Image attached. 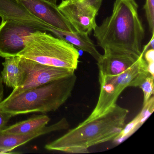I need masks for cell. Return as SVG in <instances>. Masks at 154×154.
I'll list each match as a JSON object with an SVG mask.
<instances>
[{
  "instance_id": "8fae6325",
  "label": "cell",
  "mask_w": 154,
  "mask_h": 154,
  "mask_svg": "<svg viewBox=\"0 0 154 154\" xmlns=\"http://www.w3.org/2000/svg\"><path fill=\"white\" fill-rule=\"evenodd\" d=\"M0 17L2 21L12 20L39 31L49 32L52 27L30 13L17 0H0Z\"/></svg>"
},
{
  "instance_id": "7a4b0ae2",
  "label": "cell",
  "mask_w": 154,
  "mask_h": 154,
  "mask_svg": "<svg viewBox=\"0 0 154 154\" xmlns=\"http://www.w3.org/2000/svg\"><path fill=\"white\" fill-rule=\"evenodd\" d=\"M128 112V110L116 104L102 116L85 119L59 138L46 145L45 148L72 154L89 153V148L114 140L125 126Z\"/></svg>"
},
{
  "instance_id": "d6986e66",
  "label": "cell",
  "mask_w": 154,
  "mask_h": 154,
  "mask_svg": "<svg viewBox=\"0 0 154 154\" xmlns=\"http://www.w3.org/2000/svg\"><path fill=\"white\" fill-rule=\"evenodd\" d=\"M145 60L147 65L148 70L151 75L154 76V50L150 48L145 52Z\"/></svg>"
},
{
  "instance_id": "9c48e42d",
  "label": "cell",
  "mask_w": 154,
  "mask_h": 154,
  "mask_svg": "<svg viewBox=\"0 0 154 154\" xmlns=\"http://www.w3.org/2000/svg\"><path fill=\"white\" fill-rule=\"evenodd\" d=\"M34 16L51 26L69 32L75 30L58 9L56 4L46 0H17Z\"/></svg>"
},
{
  "instance_id": "4fadbf2b",
  "label": "cell",
  "mask_w": 154,
  "mask_h": 154,
  "mask_svg": "<svg viewBox=\"0 0 154 154\" xmlns=\"http://www.w3.org/2000/svg\"><path fill=\"white\" fill-rule=\"evenodd\" d=\"M49 32L53 33L56 37L90 54L97 62L101 57L102 55L98 52L95 45L89 38V35L76 31L69 32L60 30L53 27H51Z\"/></svg>"
},
{
  "instance_id": "52a82bcc",
  "label": "cell",
  "mask_w": 154,
  "mask_h": 154,
  "mask_svg": "<svg viewBox=\"0 0 154 154\" xmlns=\"http://www.w3.org/2000/svg\"><path fill=\"white\" fill-rule=\"evenodd\" d=\"M20 63L26 72V76L22 84L13 89L10 96L70 76L74 74L75 71L68 68L43 64L21 57Z\"/></svg>"
},
{
  "instance_id": "5bb4252c",
  "label": "cell",
  "mask_w": 154,
  "mask_h": 154,
  "mask_svg": "<svg viewBox=\"0 0 154 154\" xmlns=\"http://www.w3.org/2000/svg\"><path fill=\"white\" fill-rule=\"evenodd\" d=\"M19 56L5 57L2 63L3 70L1 72L3 83L13 89L19 87L23 82L26 72L20 63Z\"/></svg>"
},
{
  "instance_id": "ac0fdd59",
  "label": "cell",
  "mask_w": 154,
  "mask_h": 154,
  "mask_svg": "<svg viewBox=\"0 0 154 154\" xmlns=\"http://www.w3.org/2000/svg\"><path fill=\"white\" fill-rule=\"evenodd\" d=\"M144 9L146 13L149 30L154 34V0H146Z\"/></svg>"
},
{
  "instance_id": "44dd1931",
  "label": "cell",
  "mask_w": 154,
  "mask_h": 154,
  "mask_svg": "<svg viewBox=\"0 0 154 154\" xmlns=\"http://www.w3.org/2000/svg\"><path fill=\"white\" fill-rule=\"evenodd\" d=\"M3 83L1 75L0 73V102H1L4 96V89Z\"/></svg>"
},
{
  "instance_id": "ffe728a7",
  "label": "cell",
  "mask_w": 154,
  "mask_h": 154,
  "mask_svg": "<svg viewBox=\"0 0 154 154\" xmlns=\"http://www.w3.org/2000/svg\"><path fill=\"white\" fill-rule=\"evenodd\" d=\"M12 117L10 113L0 110V131L3 130L7 127V123Z\"/></svg>"
},
{
  "instance_id": "7c38bea8",
  "label": "cell",
  "mask_w": 154,
  "mask_h": 154,
  "mask_svg": "<svg viewBox=\"0 0 154 154\" xmlns=\"http://www.w3.org/2000/svg\"><path fill=\"white\" fill-rule=\"evenodd\" d=\"M69 127L68 122L63 118L58 122L44 128L36 131L27 134H14L0 131V154L11 153L14 149L22 146L42 135L53 131L65 129Z\"/></svg>"
},
{
  "instance_id": "7402d4cb",
  "label": "cell",
  "mask_w": 154,
  "mask_h": 154,
  "mask_svg": "<svg viewBox=\"0 0 154 154\" xmlns=\"http://www.w3.org/2000/svg\"><path fill=\"white\" fill-rule=\"evenodd\" d=\"M47 1L51 3H54V4H56L57 2V0H46Z\"/></svg>"
},
{
  "instance_id": "ba28073f",
  "label": "cell",
  "mask_w": 154,
  "mask_h": 154,
  "mask_svg": "<svg viewBox=\"0 0 154 154\" xmlns=\"http://www.w3.org/2000/svg\"><path fill=\"white\" fill-rule=\"evenodd\" d=\"M37 29L12 20L0 25V57L16 56L26 47L27 39Z\"/></svg>"
},
{
  "instance_id": "5b68a950",
  "label": "cell",
  "mask_w": 154,
  "mask_h": 154,
  "mask_svg": "<svg viewBox=\"0 0 154 154\" xmlns=\"http://www.w3.org/2000/svg\"><path fill=\"white\" fill-rule=\"evenodd\" d=\"M144 55L143 53L131 67L122 73L99 80L100 90L98 101L86 120L95 119L108 112L117 104L119 96L127 87H139L144 79L150 75Z\"/></svg>"
},
{
  "instance_id": "277c9868",
  "label": "cell",
  "mask_w": 154,
  "mask_h": 154,
  "mask_svg": "<svg viewBox=\"0 0 154 154\" xmlns=\"http://www.w3.org/2000/svg\"><path fill=\"white\" fill-rule=\"evenodd\" d=\"M18 56L43 64L75 71L80 54L73 45L46 31L38 30L28 37L26 47Z\"/></svg>"
},
{
  "instance_id": "3957f363",
  "label": "cell",
  "mask_w": 154,
  "mask_h": 154,
  "mask_svg": "<svg viewBox=\"0 0 154 154\" xmlns=\"http://www.w3.org/2000/svg\"><path fill=\"white\" fill-rule=\"evenodd\" d=\"M75 74L7 97L0 110L12 117L31 112L54 111L71 96L76 81Z\"/></svg>"
},
{
  "instance_id": "9a60e30c",
  "label": "cell",
  "mask_w": 154,
  "mask_h": 154,
  "mask_svg": "<svg viewBox=\"0 0 154 154\" xmlns=\"http://www.w3.org/2000/svg\"><path fill=\"white\" fill-rule=\"evenodd\" d=\"M154 110V97L152 96L145 104L139 114L128 124L125 125L114 141L121 143L127 139L139 128L153 113Z\"/></svg>"
},
{
  "instance_id": "2e32d148",
  "label": "cell",
  "mask_w": 154,
  "mask_h": 154,
  "mask_svg": "<svg viewBox=\"0 0 154 154\" xmlns=\"http://www.w3.org/2000/svg\"><path fill=\"white\" fill-rule=\"evenodd\" d=\"M50 118L46 115H35L31 118L6 127L2 131L9 134H27L36 131L47 125Z\"/></svg>"
},
{
  "instance_id": "8992f818",
  "label": "cell",
  "mask_w": 154,
  "mask_h": 154,
  "mask_svg": "<svg viewBox=\"0 0 154 154\" xmlns=\"http://www.w3.org/2000/svg\"><path fill=\"white\" fill-rule=\"evenodd\" d=\"M102 3V0H63L57 7L75 31L89 35L97 26Z\"/></svg>"
},
{
  "instance_id": "e0dca14e",
  "label": "cell",
  "mask_w": 154,
  "mask_h": 154,
  "mask_svg": "<svg viewBox=\"0 0 154 154\" xmlns=\"http://www.w3.org/2000/svg\"><path fill=\"white\" fill-rule=\"evenodd\" d=\"M154 76L151 75L147 76L140 85L143 93V105L146 103L154 94Z\"/></svg>"
},
{
  "instance_id": "6da1fadb",
  "label": "cell",
  "mask_w": 154,
  "mask_h": 154,
  "mask_svg": "<svg viewBox=\"0 0 154 154\" xmlns=\"http://www.w3.org/2000/svg\"><path fill=\"white\" fill-rule=\"evenodd\" d=\"M138 8L135 0H115L111 15L94 30L98 45L141 55L145 29Z\"/></svg>"
},
{
  "instance_id": "30bf717a",
  "label": "cell",
  "mask_w": 154,
  "mask_h": 154,
  "mask_svg": "<svg viewBox=\"0 0 154 154\" xmlns=\"http://www.w3.org/2000/svg\"><path fill=\"white\" fill-rule=\"evenodd\" d=\"M104 54L97 62L99 68V79L114 76L122 73L131 67L141 55L137 56L125 52L106 48Z\"/></svg>"
}]
</instances>
